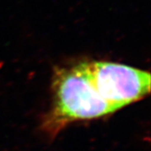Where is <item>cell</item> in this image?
Segmentation results:
<instances>
[{"label":"cell","mask_w":151,"mask_h":151,"mask_svg":"<svg viewBox=\"0 0 151 151\" xmlns=\"http://www.w3.org/2000/svg\"><path fill=\"white\" fill-rule=\"evenodd\" d=\"M52 104L42 121V129L55 138L69 124L103 118L114 113L93 84L89 62L55 70Z\"/></svg>","instance_id":"6da1fadb"},{"label":"cell","mask_w":151,"mask_h":151,"mask_svg":"<svg viewBox=\"0 0 151 151\" xmlns=\"http://www.w3.org/2000/svg\"><path fill=\"white\" fill-rule=\"evenodd\" d=\"M93 84L113 112L140 101L150 92V73L129 65L89 62Z\"/></svg>","instance_id":"7a4b0ae2"}]
</instances>
